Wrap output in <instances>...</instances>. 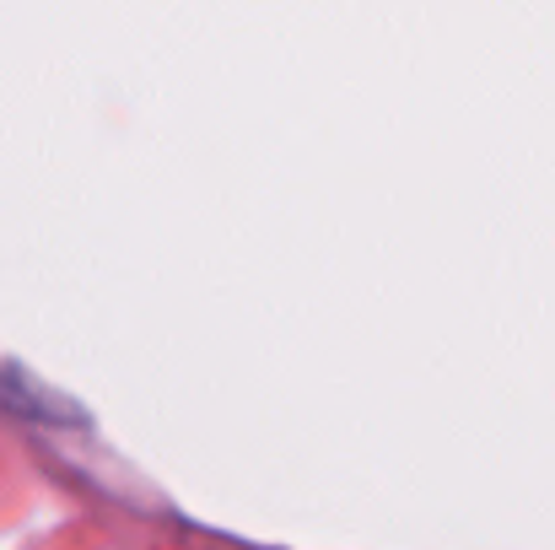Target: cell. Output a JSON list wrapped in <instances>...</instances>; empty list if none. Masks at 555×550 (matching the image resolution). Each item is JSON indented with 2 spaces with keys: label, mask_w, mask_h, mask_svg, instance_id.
Segmentation results:
<instances>
[{
  "label": "cell",
  "mask_w": 555,
  "mask_h": 550,
  "mask_svg": "<svg viewBox=\"0 0 555 550\" xmlns=\"http://www.w3.org/2000/svg\"><path fill=\"white\" fill-rule=\"evenodd\" d=\"M0 410H16V415H33V421H81V410H70L38 378H27V372H16L5 362H0Z\"/></svg>",
  "instance_id": "cell-1"
}]
</instances>
